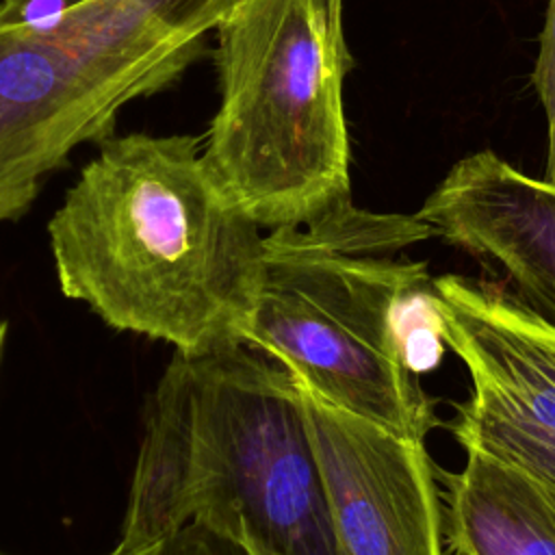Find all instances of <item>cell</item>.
<instances>
[{"label":"cell","instance_id":"cell-1","mask_svg":"<svg viewBox=\"0 0 555 555\" xmlns=\"http://www.w3.org/2000/svg\"><path fill=\"white\" fill-rule=\"evenodd\" d=\"M202 143L111 134L48 223L65 297L180 351L243 345L264 273L262 228L215 186Z\"/></svg>","mask_w":555,"mask_h":555},{"label":"cell","instance_id":"cell-2","mask_svg":"<svg viewBox=\"0 0 555 555\" xmlns=\"http://www.w3.org/2000/svg\"><path fill=\"white\" fill-rule=\"evenodd\" d=\"M186 525L245 551L338 555L299 382L249 345L176 349L147 399L117 548Z\"/></svg>","mask_w":555,"mask_h":555},{"label":"cell","instance_id":"cell-3","mask_svg":"<svg viewBox=\"0 0 555 555\" xmlns=\"http://www.w3.org/2000/svg\"><path fill=\"white\" fill-rule=\"evenodd\" d=\"M219 106L202 160L258 228L351 206L343 0H236L212 30Z\"/></svg>","mask_w":555,"mask_h":555},{"label":"cell","instance_id":"cell-4","mask_svg":"<svg viewBox=\"0 0 555 555\" xmlns=\"http://www.w3.org/2000/svg\"><path fill=\"white\" fill-rule=\"evenodd\" d=\"M414 243L410 215L353 204L304 228L271 230L243 345L282 362L336 408L425 442L436 414L405 364L399 321L431 275L425 262L395 258Z\"/></svg>","mask_w":555,"mask_h":555},{"label":"cell","instance_id":"cell-5","mask_svg":"<svg viewBox=\"0 0 555 555\" xmlns=\"http://www.w3.org/2000/svg\"><path fill=\"white\" fill-rule=\"evenodd\" d=\"M236 0H87L37 35H0V223L119 111L173 85Z\"/></svg>","mask_w":555,"mask_h":555},{"label":"cell","instance_id":"cell-6","mask_svg":"<svg viewBox=\"0 0 555 555\" xmlns=\"http://www.w3.org/2000/svg\"><path fill=\"white\" fill-rule=\"evenodd\" d=\"M299 388L338 555H442V490L425 442Z\"/></svg>","mask_w":555,"mask_h":555},{"label":"cell","instance_id":"cell-7","mask_svg":"<svg viewBox=\"0 0 555 555\" xmlns=\"http://www.w3.org/2000/svg\"><path fill=\"white\" fill-rule=\"evenodd\" d=\"M431 232L496 269L527 312L555 327V184L492 150L460 158L414 212Z\"/></svg>","mask_w":555,"mask_h":555},{"label":"cell","instance_id":"cell-8","mask_svg":"<svg viewBox=\"0 0 555 555\" xmlns=\"http://www.w3.org/2000/svg\"><path fill=\"white\" fill-rule=\"evenodd\" d=\"M440 336L466 366L470 405L555 429V327L501 284L444 273L431 278Z\"/></svg>","mask_w":555,"mask_h":555},{"label":"cell","instance_id":"cell-9","mask_svg":"<svg viewBox=\"0 0 555 555\" xmlns=\"http://www.w3.org/2000/svg\"><path fill=\"white\" fill-rule=\"evenodd\" d=\"M442 477L444 540L457 555H555V490L479 449Z\"/></svg>","mask_w":555,"mask_h":555},{"label":"cell","instance_id":"cell-10","mask_svg":"<svg viewBox=\"0 0 555 555\" xmlns=\"http://www.w3.org/2000/svg\"><path fill=\"white\" fill-rule=\"evenodd\" d=\"M449 431L462 449H479L531 473L555 490V429L509 421L475 405H455Z\"/></svg>","mask_w":555,"mask_h":555},{"label":"cell","instance_id":"cell-11","mask_svg":"<svg viewBox=\"0 0 555 555\" xmlns=\"http://www.w3.org/2000/svg\"><path fill=\"white\" fill-rule=\"evenodd\" d=\"M531 85L546 119V160L542 178L555 184V0H548L546 7Z\"/></svg>","mask_w":555,"mask_h":555},{"label":"cell","instance_id":"cell-12","mask_svg":"<svg viewBox=\"0 0 555 555\" xmlns=\"http://www.w3.org/2000/svg\"><path fill=\"white\" fill-rule=\"evenodd\" d=\"M87 0H0V35L52 30Z\"/></svg>","mask_w":555,"mask_h":555},{"label":"cell","instance_id":"cell-13","mask_svg":"<svg viewBox=\"0 0 555 555\" xmlns=\"http://www.w3.org/2000/svg\"><path fill=\"white\" fill-rule=\"evenodd\" d=\"M128 555H247L245 548L219 538L217 533L199 527L186 525L169 538L160 540L147 551Z\"/></svg>","mask_w":555,"mask_h":555},{"label":"cell","instance_id":"cell-14","mask_svg":"<svg viewBox=\"0 0 555 555\" xmlns=\"http://www.w3.org/2000/svg\"><path fill=\"white\" fill-rule=\"evenodd\" d=\"M4 340H7V323H4V321H0V356H2Z\"/></svg>","mask_w":555,"mask_h":555},{"label":"cell","instance_id":"cell-15","mask_svg":"<svg viewBox=\"0 0 555 555\" xmlns=\"http://www.w3.org/2000/svg\"><path fill=\"white\" fill-rule=\"evenodd\" d=\"M247 555H269V553H262V551H245Z\"/></svg>","mask_w":555,"mask_h":555},{"label":"cell","instance_id":"cell-16","mask_svg":"<svg viewBox=\"0 0 555 555\" xmlns=\"http://www.w3.org/2000/svg\"><path fill=\"white\" fill-rule=\"evenodd\" d=\"M0 555H4V553H0ZM108 555H128V553H121L119 548H115V551H113V553H108Z\"/></svg>","mask_w":555,"mask_h":555}]
</instances>
